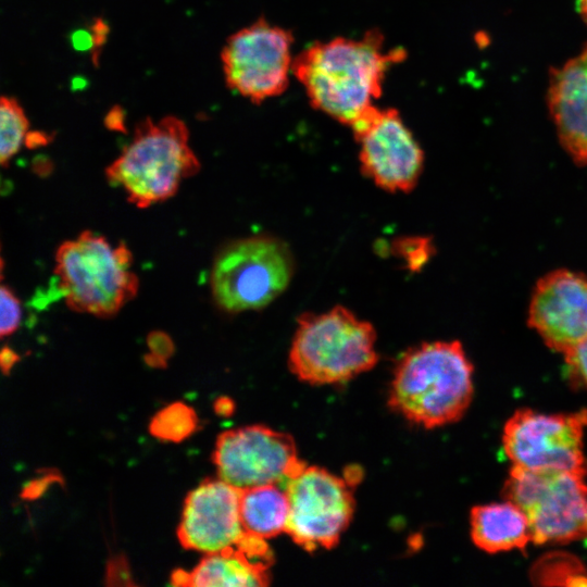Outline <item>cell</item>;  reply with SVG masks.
<instances>
[{
    "instance_id": "6da1fadb",
    "label": "cell",
    "mask_w": 587,
    "mask_h": 587,
    "mask_svg": "<svg viewBox=\"0 0 587 587\" xmlns=\"http://www.w3.org/2000/svg\"><path fill=\"white\" fill-rule=\"evenodd\" d=\"M404 58L403 49L388 48L370 30L311 45L295 58L292 74L314 109L352 127L375 107L389 67Z\"/></svg>"
},
{
    "instance_id": "7a4b0ae2",
    "label": "cell",
    "mask_w": 587,
    "mask_h": 587,
    "mask_svg": "<svg viewBox=\"0 0 587 587\" xmlns=\"http://www.w3.org/2000/svg\"><path fill=\"white\" fill-rule=\"evenodd\" d=\"M473 397V365L459 341L424 342L399 359L389 408L408 421L435 428L461 419Z\"/></svg>"
},
{
    "instance_id": "3957f363",
    "label": "cell",
    "mask_w": 587,
    "mask_h": 587,
    "mask_svg": "<svg viewBox=\"0 0 587 587\" xmlns=\"http://www.w3.org/2000/svg\"><path fill=\"white\" fill-rule=\"evenodd\" d=\"M199 170L186 124L166 116L157 123L141 122L132 142L105 168V176L112 186L123 188L129 203L145 209L173 197L180 183Z\"/></svg>"
},
{
    "instance_id": "277c9868",
    "label": "cell",
    "mask_w": 587,
    "mask_h": 587,
    "mask_svg": "<svg viewBox=\"0 0 587 587\" xmlns=\"http://www.w3.org/2000/svg\"><path fill=\"white\" fill-rule=\"evenodd\" d=\"M297 323L288 366L302 382H348L378 362L373 325L342 305L323 313H304Z\"/></svg>"
},
{
    "instance_id": "5b68a950",
    "label": "cell",
    "mask_w": 587,
    "mask_h": 587,
    "mask_svg": "<svg viewBox=\"0 0 587 587\" xmlns=\"http://www.w3.org/2000/svg\"><path fill=\"white\" fill-rule=\"evenodd\" d=\"M133 255L124 242L113 247L100 235L84 230L57 250L54 275L66 305L97 317L114 316L139 287Z\"/></svg>"
},
{
    "instance_id": "8992f818",
    "label": "cell",
    "mask_w": 587,
    "mask_h": 587,
    "mask_svg": "<svg viewBox=\"0 0 587 587\" xmlns=\"http://www.w3.org/2000/svg\"><path fill=\"white\" fill-rule=\"evenodd\" d=\"M294 265L290 249L276 237L255 235L230 241L212 263V298L227 313L262 309L287 288Z\"/></svg>"
},
{
    "instance_id": "52a82bcc",
    "label": "cell",
    "mask_w": 587,
    "mask_h": 587,
    "mask_svg": "<svg viewBox=\"0 0 587 587\" xmlns=\"http://www.w3.org/2000/svg\"><path fill=\"white\" fill-rule=\"evenodd\" d=\"M584 478L566 471H534L512 465L503 497L527 516L533 542H569L585 536L587 485Z\"/></svg>"
},
{
    "instance_id": "ba28073f",
    "label": "cell",
    "mask_w": 587,
    "mask_h": 587,
    "mask_svg": "<svg viewBox=\"0 0 587 587\" xmlns=\"http://www.w3.org/2000/svg\"><path fill=\"white\" fill-rule=\"evenodd\" d=\"M294 37L260 18L233 34L221 59L227 86L254 103L282 95L292 73Z\"/></svg>"
},
{
    "instance_id": "9c48e42d",
    "label": "cell",
    "mask_w": 587,
    "mask_h": 587,
    "mask_svg": "<svg viewBox=\"0 0 587 587\" xmlns=\"http://www.w3.org/2000/svg\"><path fill=\"white\" fill-rule=\"evenodd\" d=\"M286 533L308 552L333 549L349 526L355 501L347 480L319 466H304L286 483Z\"/></svg>"
},
{
    "instance_id": "30bf717a",
    "label": "cell",
    "mask_w": 587,
    "mask_h": 587,
    "mask_svg": "<svg viewBox=\"0 0 587 587\" xmlns=\"http://www.w3.org/2000/svg\"><path fill=\"white\" fill-rule=\"evenodd\" d=\"M587 411L544 414L517 410L503 428V449L512 465L534 471H566L587 475L583 451Z\"/></svg>"
},
{
    "instance_id": "8fae6325",
    "label": "cell",
    "mask_w": 587,
    "mask_h": 587,
    "mask_svg": "<svg viewBox=\"0 0 587 587\" xmlns=\"http://www.w3.org/2000/svg\"><path fill=\"white\" fill-rule=\"evenodd\" d=\"M218 478L243 490L286 483L305 466L294 438L264 425L221 433L212 453Z\"/></svg>"
},
{
    "instance_id": "7c38bea8",
    "label": "cell",
    "mask_w": 587,
    "mask_h": 587,
    "mask_svg": "<svg viewBox=\"0 0 587 587\" xmlns=\"http://www.w3.org/2000/svg\"><path fill=\"white\" fill-rule=\"evenodd\" d=\"M351 129L367 178L390 192H409L415 187L424 153L396 109L375 105Z\"/></svg>"
},
{
    "instance_id": "4fadbf2b",
    "label": "cell",
    "mask_w": 587,
    "mask_h": 587,
    "mask_svg": "<svg viewBox=\"0 0 587 587\" xmlns=\"http://www.w3.org/2000/svg\"><path fill=\"white\" fill-rule=\"evenodd\" d=\"M528 323L545 344L563 354L587 338V275L553 271L532 295Z\"/></svg>"
},
{
    "instance_id": "5bb4252c",
    "label": "cell",
    "mask_w": 587,
    "mask_h": 587,
    "mask_svg": "<svg viewBox=\"0 0 587 587\" xmlns=\"http://www.w3.org/2000/svg\"><path fill=\"white\" fill-rule=\"evenodd\" d=\"M241 489L223 479H205L184 501L177 537L187 550L205 554L237 544L246 533L240 519Z\"/></svg>"
},
{
    "instance_id": "9a60e30c",
    "label": "cell",
    "mask_w": 587,
    "mask_h": 587,
    "mask_svg": "<svg viewBox=\"0 0 587 587\" xmlns=\"http://www.w3.org/2000/svg\"><path fill=\"white\" fill-rule=\"evenodd\" d=\"M548 109L558 138L572 160L587 163V43L560 67L551 68Z\"/></svg>"
},
{
    "instance_id": "2e32d148",
    "label": "cell",
    "mask_w": 587,
    "mask_h": 587,
    "mask_svg": "<svg viewBox=\"0 0 587 587\" xmlns=\"http://www.w3.org/2000/svg\"><path fill=\"white\" fill-rule=\"evenodd\" d=\"M274 558L266 539L245 533L236 545L205 554L190 572L176 570L175 586H267Z\"/></svg>"
},
{
    "instance_id": "e0dca14e",
    "label": "cell",
    "mask_w": 587,
    "mask_h": 587,
    "mask_svg": "<svg viewBox=\"0 0 587 587\" xmlns=\"http://www.w3.org/2000/svg\"><path fill=\"white\" fill-rule=\"evenodd\" d=\"M470 523L473 542L486 552L523 549L532 541L527 516L508 500L474 507Z\"/></svg>"
},
{
    "instance_id": "ac0fdd59",
    "label": "cell",
    "mask_w": 587,
    "mask_h": 587,
    "mask_svg": "<svg viewBox=\"0 0 587 587\" xmlns=\"http://www.w3.org/2000/svg\"><path fill=\"white\" fill-rule=\"evenodd\" d=\"M289 500L275 484L243 489L240 497V519L246 533L271 539L286 533Z\"/></svg>"
},
{
    "instance_id": "d6986e66",
    "label": "cell",
    "mask_w": 587,
    "mask_h": 587,
    "mask_svg": "<svg viewBox=\"0 0 587 587\" xmlns=\"http://www.w3.org/2000/svg\"><path fill=\"white\" fill-rule=\"evenodd\" d=\"M193 409L183 402L171 403L154 414L149 424L150 434L163 441L180 442L197 428Z\"/></svg>"
},
{
    "instance_id": "ffe728a7",
    "label": "cell",
    "mask_w": 587,
    "mask_h": 587,
    "mask_svg": "<svg viewBox=\"0 0 587 587\" xmlns=\"http://www.w3.org/2000/svg\"><path fill=\"white\" fill-rule=\"evenodd\" d=\"M29 123L18 101L2 97L0 101V163L3 167L26 140Z\"/></svg>"
},
{
    "instance_id": "44dd1931",
    "label": "cell",
    "mask_w": 587,
    "mask_h": 587,
    "mask_svg": "<svg viewBox=\"0 0 587 587\" xmlns=\"http://www.w3.org/2000/svg\"><path fill=\"white\" fill-rule=\"evenodd\" d=\"M0 299V335L3 338L12 335L18 328L22 319V309L18 298L5 285L1 286Z\"/></svg>"
},
{
    "instance_id": "7402d4cb",
    "label": "cell",
    "mask_w": 587,
    "mask_h": 587,
    "mask_svg": "<svg viewBox=\"0 0 587 587\" xmlns=\"http://www.w3.org/2000/svg\"><path fill=\"white\" fill-rule=\"evenodd\" d=\"M397 253L410 268L419 270L429 257L430 246L425 238H402L395 241Z\"/></svg>"
},
{
    "instance_id": "603a6c76",
    "label": "cell",
    "mask_w": 587,
    "mask_h": 587,
    "mask_svg": "<svg viewBox=\"0 0 587 587\" xmlns=\"http://www.w3.org/2000/svg\"><path fill=\"white\" fill-rule=\"evenodd\" d=\"M569 376L587 388V338L564 353Z\"/></svg>"
},
{
    "instance_id": "cb8c5ba5",
    "label": "cell",
    "mask_w": 587,
    "mask_h": 587,
    "mask_svg": "<svg viewBox=\"0 0 587 587\" xmlns=\"http://www.w3.org/2000/svg\"><path fill=\"white\" fill-rule=\"evenodd\" d=\"M107 585H134L128 563L123 555L113 557L107 564Z\"/></svg>"
},
{
    "instance_id": "d4e9b609",
    "label": "cell",
    "mask_w": 587,
    "mask_h": 587,
    "mask_svg": "<svg viewBox=\"0 0 587 587\" xmlns=\"http://www.w3.org/2000/svg\"><path fill=\"white\" fill-rule=\"evenodd\" d=\"M149 352L166 360L174 352V344L170 336L163 332H152L147 337Z\"/></svg>"
},
{
    "instance_id": "484cf974",
    "label": "cell",
    "mask_w": 587,
    "mask_h": 587,
    "mask_svg": "<svg viewBox=\"0 0 587 587\" xmlns=\"http://www.w3.org/2000/svg\"><path fill=\"white\" fill-rule=\"evenodd\" d=\"M54 480H60L57 474H46L39 478L29 482L23 489L22 497L26 499H34L39 497L47 487Z\"/></svg>"
},
{
    "instance_id": "4316f807",
    "label": "cell",
    "mask_w": 587,
    "mask_h": 587,
    "mask_svg": "<svg viewBox=\"0 0 587 587\" xmlns=\"http://www.w3.org/2000/svg\"><path fill=\"white\" fill-rule=\"evenodd\" d=\"M18 355L12 349L3 347L1 350L0 361L3 374H9L11 367L17 362Z\"/></svg>"
},
{
    "instance_id": "83f0119b",
    "label": "cell",
    "mask_w": 587,
    "mask_h": 587,
    "mask_svg": "<svg viewBox=\"0 0 587 587\" xmlns=\"http://www.w3.org/2000/svg\"><path fill=\"white\" fill-rule=\"evenodd\" d=\"M124 117L121 109H113L105 118V124L109 128L114 130H124L123 124Z\"/></svg>"
},
{
    "instance_id": "f1b7e54d",
    "label": "cell",
    "mask_w": 587,
    "mask_h": 587,
    "mask_svg": "<svg viewBox=\"0 0 587 587\" xmlns=\"http://www.w3.org/2000/svg\"><path fill=\"white\" fill-rule=\"evenodd\" d=\"M214 410L220 415H229L234 410V403L230 399L222 397L215 401Z\"/></svg>"
},
{
    "instance_id": "f546056e",
    "label": "cell",
    "mask_w": 587,
    "mask_h": 587,
    "mask_svg": "<svg viewBox=\"0 0 587 587\" xmlns=\"http://www.w3.org/2000/svg\"><path fill=\"white\" fill-rule=\"evenodd\" d=\"M145 361L151 367L164 369L166 366V360H163L151 352H148L145 355Z\"/></svg>"
},
{
    "instance_id": "4dcf8cb0",
    "label": "cell",
    "mask_w": 587,
    "mask_h": 587,
    "mask_svg": "<svg viewBox=\"0 0 587 587\" xmlns=\"http://www.w3.org/2000/svg\"><path fill=\"white\" fill-rule=\"evenodd\" d=\"M577 10L583 21L587 24V0H577Z\"/></svg>"
},
{
    "instance_id": "1f68e13d",
    "label": "cell",
    "mask_w": 587,
    "mask_h": 587,
    "mask_svg": "<svg viewBox=\"0 0 587 587\" xmlns=\"http://www.w3.org/2000/svg\"><path fill=\"white\" fill-rule=\"evenodd\" d=\"M585 536H586V538H587V521H586Z\"/></svg>"
}]
</instances>
